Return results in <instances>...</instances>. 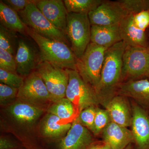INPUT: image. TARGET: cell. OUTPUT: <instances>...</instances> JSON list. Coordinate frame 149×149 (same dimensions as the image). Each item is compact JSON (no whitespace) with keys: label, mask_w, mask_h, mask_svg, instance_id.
Segmentation results:
<instances>
[{"label":"cell","mask_w":149,"mask_h":149,"mask_svg":"<svg viewBox=\"0 0 149 149\" xmlns=\"http://www.w3.org/2000/svg\"><path fill=\"white\" fill-rule=\"evenodd\" d=\"M104 0H65L68 13L87 14L96 9Z\"/></svg>","instance_id":"23"},{"label":"cell","mask_w":149,"mask_h":149,"mask_svg":"<svg viewBox=\"0 0 149 149\" xmlns=\"http://www.w3.org/2000/svg\"><path fill=\"white\" fill-rule=\"evenodd\" d=\"M96 107L92 106L85 109L78 114L77 119L80 123L93 133L95 117Z\"/></svg>","instance_id":"28"},{"label":"cell","mask_w":149,"mask_h":149,"mask_svg":"<svg viewBox=\"0 0 149 149\" xmlns=\"http://www.w3.org/2000/svg\"><path fill=\"white\" fill-rule=\"evenodd\" d=\"M129 13H136L149 10V0H120L119 1Z\"/></svg>","instance_id":"29"},{"label":"cell","mask_w":149,"mask_h":149,"mask_svg":"<svg viewBox=\"0 0 149 149\" xmlns=\"http://www.w3.org/2000/svg\"><path fill=\"white\" fill-rule=\"evenodd\" d=\"M34 2L29 4L24 9L19 12L22 20L27 27L43 37L56 40L69 45L66 34L56 28L40 11Z\"/></svg>","instance_id":"7"},{"label":"cell","mask_w":149,"mask_h":149,"mask_svg":"<svg viewBox=\"0 0 149 149\" xmlns=\"http://www.w3.org/2000/svg\"><path fill=\"white\" fill-rule=\"evenodd\" d=\"M101 149H111L108 145L106 143H104L102 145Z\"/></svg>","instance_id":"36"},{"label":"cell","mask_w":149,"mask_h":149,"mask_svg":"<svg viewBox=\"0 0 149 149\" xmlns=\"http://www.w3.org/2000/svg\"><path fill=\"white\" fill-rule=\"evenodd\" d=\"M8 111L15 120L24 125L35 123L43 113L42 108L19 100L11 105Z\"/></svg>","instance_id":"20"},{"label":"cell","mask_w":149,"mask_h":149,"mask_svg":"<svg viewBox=\"0 0 149 149\" xmlns=\"http://www.w3.org/2000/svg\"><path fill=\"white\" fill-rule=\"evenodd\" d=\"M91 28L88 14L68 13L66 35L77 59L82 56L91 42Z\"/></svg>","instance_id":"5"},{"label":"cell","mask_w":149,"mask_h":149,"mask_svg":"<svg viewBox=\"0 0 149 149\" xmlns=\"http://www.w3.org/2000/svg\"><path fill=\"white\" fill-rule=\"evenodd\" d=\"M50 95L51 101L55 103L65 97L68 83L66 69L56 66L48 62L41 61L36 68Z\"/></svg>","instance_id":"8"},{"label":"cell","mask_w":149,"mask_h":149,"mask_svg":"<svg viewBox=\"0 0 149 149\" xmlns=\"http://www.w3.org/2000/svg\"><path fill=\"white\" fill-rule=\"evenodd\" d=\"M111 121L109 115L106 109L96 108L93 133L95 135H99L102 133L104 129Z\"/></svg>","instance_id":"25"},{"label":"cell","mask_w":149,"mask_h":149,"mask_svg":"<svg viewBox=\"0 0 149 149\" xmlns=\"http://www.w3.org/2000/svg\"><path fill=\"white\" fill-rule=\"evenodd\" d=\"M18 89L10 87L3 83L0 84V103L6 105L17 98Z\"/></svg>","instance_id":"30"},{"label":"cell","mask_w":149,"mask_h":149,"mask_svg":"<svg viewBox=\"0 0 149 149\" xmlns=\"http://www.w3.org/2000/svg\"><path fill=\"white\" fill-rule=\"evenodd\" d=\"M12 32L1 25L0 48L8 51L12 54L15 53V39Z\"/></svg>","instance_id":"27"},{"label":"cell","mask_w":149,"mask_h":149,"mask_svg":"<svg viewBox=\"0 0 149 149\" xmlns=\"http://www.w3.org/2000/svg\"><path fill=\"white\" fill-rule=\"evenodd\" d=\"M35 4L44 16L54 26L66 34L68 12L63 1L37 0L35 1Z\"/></svg>","instance_id":"12"},{"label":"cell","mask_w":149,"mask_h":149,"mask_svg":"<svg viewBox=\"0 0 149 149\" xmlns=\"http://www.w3.org/2000/svg\"><path fill=\"white\" fill-rule=\"evenodd\" d=\"M149 78V48L126 46L123 56L121 83Z\"/></svg>","instance_id":"6"},{"label":"cell","mask_w":149,"mask_h":149,"mask_svg":"<svg viewBox=\"0 0 149 149\" xmlns=\"http://www.w3.org/2000/svg\"><path fill=\"white\" fill-rule=\"evenodd\" d=\"M122 41L131 47L149 48V31L138 29L134 25L132 15L129 13L119 24Z\"/></svg>","instance_id":"17"},{"label":"cell","mask_w":149,"mask_h":149,"mask_svg":"<svg viewBox=\"0 0 149 149\" xmlns=\"http://www.w3.org/2000/svg\"><path fill=\"white\" fill-rule=\"evenodd\" d=\"M102 145H92L88 149H101Z\"/></svg>","instance_id":"35"},{"label":"cell","mask_w":149,"mask_h":149,"mask_svg":"<svg viewBox=\"0 0 149 149\" xmlns=\"http://www.w3.org/2000/svg\"><path fill=\"white\" fill-rule=\"evenodd\" d=\"M15 59L16 72L22 77L31 74L41 61L37 58L35 50L23 40L19 41Z\"/></svg>","instance_id":"15"},{"label":"cell","mask_w":149,"mask_h":149,"mask_svg":"<svg viewBox=\"0 0 149 149\" xmlns=\"http://www.w3.org/2000/svg\"><path fill=\"white\" fill-rule=\"evenodd\" d=\"M0 20L1 25L12 32L26 33L27 26L17 13L9 6L0 1Z\"/></svg>","instance_id":"22"},{"label":"cell","mask_w":149,"mask_h":149,"mask_svg":"<svg viewBox=\"0 0 149 149\" xmlns=\"http://www.w3.org/2000/svg\"><path fill=\"white\" fill-rule=\"evenodd\" d=\"M134 25L138 29L146 31L149 29V10L131 13Z\"/></svg>","instance_id":"32"},{"label":"cell","mask_w":149,"mask_h":149,"mask_svg":"<svg viewBox=\"0 0 149 149\" xmlns=\"http://www.w3.org/2000/svg\"><path fill=\"white\" fill-rule=\"evenodd\" d=\"M2 1L10 8L18 12L24 9L29 4L35 1L32 0H6Z\"/></svg>","instance_id":"33"},{"label":"cell","mask_w":149,"mask_h":149,"mask_svg":"<svg viewBox=\"0 0 149 149\" xmlns=\"http://www.w3.org/2000/svg\"><path fill=\"white\" fill-rule=\"evenodd\" d=\"M125 149H134V148H133V147L132 146V144H129V145L126 147V148Z\"/></svg>","instance_id":"37"},{"label":"cell","mask_w":149,"mask_h":149,"mask_svg":"<svg viewBox=\"0 0 149 149\" xmlns=\"http://www.w3.org/2000/svg\"><path fill=\"white\" fill-rule=\"evenodd\" d=\"M126 46L121 41L106 52L100 80L96 90L99 102L104 107L116 95L121 83L123 56Z\"/></svg>","instance_id":"1"},{"label":"cell","mask_w":149,"mask_h":149,"mask_svg":"<svg viewBox=\"0 0 149 149\" xmlns=\"http://www.w3.org/2000/svg\"><path fill=\"white\" fill-rule=\"evenodd\" d=\"M26 33L39 47L41 61L48 62L62 69L77 70V58L69 45L43 37L28 27Z\"/></svg>","instance_id":"2"},{"label":"cell","mask_w":149,"mask_h":149,"mask_svg":"<svg viewBox=\"0 0 149 149\" xmlns=\"http://www.w3.org/2000/svg\"><path fill=\"white\" fill-rule=\"evenodd\" d=\"M131 132L137 149H149V115L137 103L132 106Z\"/></svg>","instance_id":"11"},{"label":"cell","mask_w":149,"mask_h":149,"mask_svg":"<svg viewBox=\"0 0 149 149\" xmlns=\"http://www.w3.org/2000/svg\"><path fill=\"white\" fill-rule=\"evenodd\" d=\"M128 14L119 1H104L88 16L91 25L111 26L120 24Z\"/></svg>","instance_id":"10"},{"label":"cell","mask_w":149,"mask_h":149,"mask_svg":"<svg viewBox=\"0 0 149 149\" xmlns=\"http://www.w3.org/2000/svg\"><path fill=\"white\" fill-rule=\"evenodd\" d=\"M93 143L90 130L82 125L77 118L72 123L71 128L62 139L59 149H88Z\"/></svg>","instance_id":"13"},{"label":"cell","mask_w":149,"mask_h":149,"mask_svg":"<svg viewBox=\"0 0 149 149\" xmlns=\"http://www.w3.org/2000/svg\"><path fill=\"white\" fill-rule=\"evenodd\" d=\"M102 134L105 143L111 149H125L129 144L134 143L131 130L111 121Z\"/></svg>","instance_id":"18"},{"label":"cell","mask_w":149,"mask_h":149,"mask_svg":"<svg viewBox=\"0 0 149 149\" xmlns=\"http://www.w3.org/2000/svg\"><path fill=\"white\" fill-rule=\"evenodd\" d=\"M19 100L42 108V105L51 101L50 95L44 81L36 71L24 79L18 89Z\"/></svg>","instance_id":"9"},{"label":"cell","mask_w":149,"mask_h":149,"mask_svg":"<svg viewBox=\"0 0 149 149\" xmlns=\"http://www.w3.org/2000/svg\"><path fill=\"white\" fill-rule=\"evenodd\" d=\"M116 95L131 98L141 106L149 108V80L144 78L121 83Z\"/></svg>","instance_id":"16"},{"label":"cell","mask_w":149,"mask_h":149,"mask_svg":"<svg viewBox=\"0 0 149 149\" xmlns=\"http://www.w3.org/2000/svg\"><path fill=\"white\" fill-rule=\"evenodd\" d=\"M127 98L116 95L104 107L109 115L111 122L128 128L131 126L132 110Z\"/></svg>","instance_id":"14"},{"label":"cell","mask_w":149,"mask_h":149,"mask_svg":"<svg viewBox=\"0 0 149 149\" xmlns=\"http://www.w3.org/2000/svg\"><path fill=\"white\" fill-rule=\"evenodd\" d=\"M75 109L74 105L66 97L54 103L48 110L49 113L55 115L61 120L69 119L74 114Z\"/></svg>","instance_id":"24"},{"label":"cell","mask_w":149,"mask_h":149,"mask_svg":"<svg viewBox=\"0 0 149 149\" xmlns=\"http://www.w3.org/2000/svg\"><path fill=\"white\" fill-rule=\"evenodd\" d=\"M121 41L119 24L111 26L91 25V42L109 49Z\"/></svg>","instance_id":"19"},{"label":"cell","mask_w":149,"mask_h":149,"mask_svg":"<svg viewBox=\"0 0 149 149\" xmlns=\"http://www.w3.org/2000/svg\"><path fill=\"white\" fill-rule=\"evenodd\" d=\"M107 48L91 42L82 56L77 59V71L83 80L97 90Z\"/></svg>","instance_id":"3"},{"label":"cell","mask_w":149,"mask_h":149,"mask_svg":"<svg viewBox=\"0 0 149 149\" xmlns=\"http://www.w3.org/2000/svg\"><path fill=\"white\" fill-rule=\"evenodd\" d=\"M0 68L16 72L15 57L8 51L0 48Z\"/></svg>","instance_id":"31"},{"label":"cell","mask_w":149,"mask_h":149,"mask_svg":"<svg viewBox=\"0 0 149 149\" xmlns=\"http://www.w3.org/2000/svg\"><path fill=\"white\" fill-rule=\"evenodd\" d=\"M62 120L55 115L50 113L47 115L40 127L42 135L46 138L55 139L67 133L72 124L62 123Z\"/></svg>","instance_id":"21"},{"label":"cell","mask_w":149,"mask_h":149,"mask_svg":"<svg viewBox=\"0 0 149 149\" xmlns=\"http://www.w3.org/2000/svg\"><path fill=\"white\" fill-rule=\"evenodd\" d=\"M24 79L17 72H12L0 68L1 83L19 89L23 84Z\"/></svg>","instance_id":"26"},{"label":"cell","mask_w":149,"mask_h":149,"mask_svg":"<svg viewBox=\"0 0 149 149\" xmlns=\"http://www.w3.org/2000/svg\"><path fill=\"white\" fill-rule=\"evenodd\" d=\"M68 76L65 97L72 102L78 114L83 110L100 104L95 89L85 82L77 70L66 69Z\"/></svg>","instance_id":"4"},{"label":"cell","mask_w":149,"mask_h":149,"mask_svg":"<svg viewBox=\"0 0 149 149\" xmlns=\"http://www.w3.org/2000/svg\"><path fill=\"white\" fill-rule=\"evenodd\" d=\"M17 144L5 137L0 138V149H16L18 148Z\"/></svg>","instance_id":"34"}]
</instances>
